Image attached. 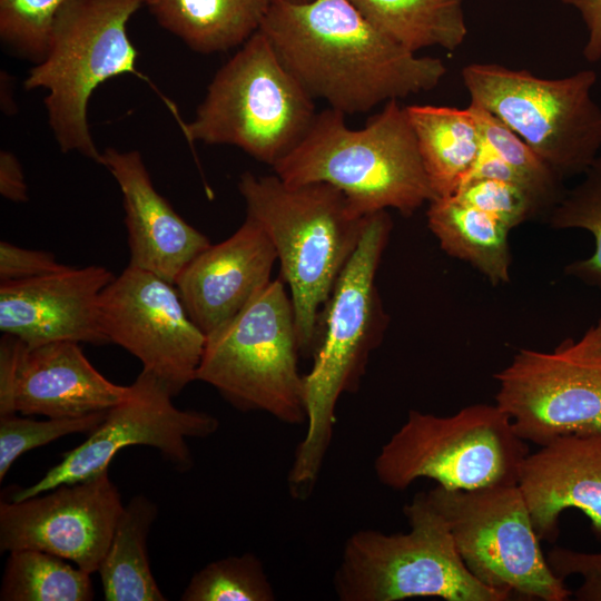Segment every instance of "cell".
<instances>
[{
    "mask_svg": "<svg viewBox=\"0 0 601 601\" xmlns=\"http://www.w3.org/2000/svg\"><path fill=\"white\" fill-rule=\"evenodd\" d=\"M70 0H0V39L22 59L41 62L56 19Z\"/></svg>",
    "mask_w": 601,
    "mask_h": 601,
    "instance_id": "30",
    "label": "cell"
},
{
    "mask_svg": "<svg viewBox=\"0 0 601 601\" xmlns=\"http://www.w3.org/2000/svg\"><path fill=\"white\" fill-rule=\"evenodd\" d=\"M518 486L540 540L554 542L564 510H580L601 541V431L559 436L524 459Z\"/></svg>",
    "mask_w": 601,
    "mask_h": 601,
    "instance_id": "19",
    "label": "cell"
},
{
    "mask_svg": "<svg viewBox=\"0 0 601 601\" xmlns=\"http://www.w3.org/2000/svg\"><path fill=\"white\" fill-rule=\"evenodd\" d=\"M453 197L492 214L511 229L542 216L536 204L522 188L503 180H467L459 187Z\"/></svg>",
    "mask_w": 601,
    "mask_h": 601,
    "instance_id": "32",
    "label": "cell"
},
{
    "mask_svg": "<svg viewBox=\"0 0 601 601\" xmlns=\"http://www.w3.org/2000/svg\"><path fill=\"white\" fill-rule=\"evenodd\" d=\"M273 1H276V2H286V3H303V2L311 1V0H273Z\"/></svg>",
    "mask_w": 601,
    "mask_h": 601,
    "instance_id": "38",
    "label": "cell"
},
{
    "mask_svg": "<svg viewBox=\"0 0 601 601\" xmlns=\"http://www.w3.org/2000/svg\"><path fill=\"white\" fill-rule=\"evenodd\" d=\"M375 28L416 53L456 50L467 36L463 0H348Z\"/></svg>",
    "mask_w": 601,
    "mask_h": 601,
    "instance_id": "25",
    "label": "cell"
},
{
    "mask_svg": "<svg viewBox=\"0 0 601 601\" xmlns=\"http://www.w3.org/2000/svg\"><path fill=\"white\" fill-rule=\"evenodd\" d=\"M145 0H70L59 12L46 58L28 72L27 90L46 89L48 122L62 152L100 165L88 125V104L105 81L137 70L139 52L127 24Z\"/></svg>",
    "mask_w": 601,
    "mask_h": 601,
    "instance_id": "5",
    "label": "cell"
},
{
    "mask_svg": "<svg viewBox=\"0 0 601 601\" xmlns=\"http://www.w3.org/2000/svg\"><path fill=\"white\" fill-rule=\"evenodd\" d=\"M100 165L122 194L129 266L175 284L186 265L210 245L209 239L156 190L139 151L106 148Z\"/></svg>",
    "mask_w": 601,
    "mask_h": 601,
    "instance_id": "18",
    "label": "cell"
},
{
    "mask_svg": "<svg viewBox=\"0 0 601 601\" xmlns=\"http://www.w3.org/2000/svg\"><path fill=\"white\" fill-rule=\"evenodd\" d=\"M469 571L483 584L525 600L565 601L573 592L552 571L518 486L425 492Z\"/></svg>",
    "mask_w": 601,
    "mask_h": 601,
    "instance_id": "11",
    "label": "cell"
},
{
    "mask_svg": "<svg viewBox=\"0 0 601 601\" xmlns=\"http://www.w3.org/2000/svg\"><path fill=\"white\" fill-rule=\"evenodd\" d=\"M406 533L361 530L345 542L334 575L342 601H508L509 591L490 588L466 568L442 515L417 493L403 508Z\"/></svg>",
    "mask_w": 601,
    "mask_h": 601,
    "instance_id": "6",
    "label": "cell"
},
{
    "mask_svg": "<svg viewBox=\"0 0 601 601\" xmlns=\"http://www.w3.org/2000/svg\"><path fill=\"white\" fill-rule=\"evenodd\" d=\"M435 198L455 194L474 166L482 136L469 108L405 107Z\"/></svg>",
    "mask_w": 601,
    "mask_h": 601,
    "instance_id": "22",
    "label": "cell"
},
{
    "mask_svg": "<svg viewBox=\"0 0 601 601\" xmlns=\"http://www.w3.org/2000/svg\"><path fill=\"white\" fill-rule=\"evenodd\" d=\"M107 412L42 421L16 415L0 417V481L26 452L69 434L91 433L105 420Z\"/></svg>",
    "mask_w": 601,
    "mask_h": 601,
    "instance_id": "31",
    "label": "cell"
},
{
    "mask_svg": "<svg viewBox=\"0 0 601 601\" xmlns=\"http://www.w3.org/2000/svg\"><path fill=\"white\" fill-rule=\"evenodd\" d=\"M295 312L282 277L270 280L231 321L207 336L196 381L243 412L306 422Z\"/></svg>",
    "mask_w": 601,
    "mask_h": 601,
    "instance_id": "9",
    "label": "cell"
},
{
    "mask_svg": "<svg viewBox=\"0 0 601 601\" xmlns=\"http://www.w3.org/2000/svg\"><path fill=\"white\" fill-rule=\"evenodd\" d=\"M278 59L313 99L344 115L435 88L443 61L417 57L348 0L273 1L260 26Z\"/></svg>",
    "mask_w": 601,
    "mask_h": 601,
    "instance_id": "1",
    "label": "cell"
},
{
    "mask_svg": "<svg viewBox=\"0 0 601 601\" xmlns=\"http://www.w3.org/2000/svg\"><path fill=\"white\" fill-rule=\"evenodd\" d=\"M56 260L52 253L28 249L1 240L0 282L27 280L68 268Z\"/></svg>",
    "mask_w": 601,
    "mask_h": 601,
    "instance_id": "34",
    "label": "cell"
},
{
    "mask_svg": "<svg viewBox=\"0 0 601 601\" xmlns=\"http://www.w3.org/2000/svg\"><path fill=\"white\" fill-rule=\"evenodd\" d=\"M470 102L508 126L563 180L583 175L601 150V107L591 69L548 79L500 63L466 65Z\"/></svg>",
    "mask_w": 601,
    "mask_h": 601,
    "instance_id": "10",
    "label": "cell"
},
{
    "mask_svg": "<svg viewBox=\"0 0 601 601\" xmlns=\"http://www.w3.org/2000/svg\"><path fill=\"white\" fill-rule=\"evenodd\" d=\"M494 378L495 404L526 442L601 431V317L552 352L519 349Z\"/></svg>",
    "mask_w": 601,
    "mask_h": 601,
    "instance_id": "12",
    "label": "cell"
},
{
    "mask_svg": "<svg viewBox=\"0 0 601 601\" xmlns=\"http://www.w3.org/2000/svg\"><path fill=\"white\" fill-rule=\"evenodd\" d=\"M104 266L68 268L27 280L0 282V331L29 347L57 341L109 344L99 309L115 279Z\"/></svg>",
    "mask_w": 601,
    "mask_h": 601,
    "instance_id": "16",
    "label": "cell"
},
{
    "mask_svg": "<svg viewBox=\"0 0 601 601\" xmlns=\"http://www.w3.org/2000/svg\"><path fill=\"white\" fill-rule=\"evenodd\" d=\"M428 204L427 226L447 255L469 263L493 286L510 283L509 226L453 196Z\"/></svg>",
    "mask_w": 601,
    "mask_h": 601,
    "instance_id": "23",
    "label": "cell"
},
{
    "mask_svg": "<svg viewBox=\"0 0 601 601\" xmlns=\"http://www.w3.org/2000/svg\"><path fill=\"white\" fill-rule=\"evenodd\" d=\"M0 194L13 203L28 200V187L22 166L18 158L8 150L0 152Z\"/></svg>",
    "mask_w": 601,
    "mask_h": 601,
    "instance_id": "37",
    "label": "cell"
},
{
    "mask_svg": "<svg viewBox=\"0 0 601 601\" xmlns=\"http://www.w3.org/2000/svg\"><path fill=\"white\" fill-rule=\"evenodd\" d=\"M529 453L496 404L469 405L449 416L411 410L381 447L374 471L395 491L423 477L446 490H475L518 484Z\"/></svg>",
    "mask_w": 601,
    "mask_h": 601,
    "instance_id": "8",
    "label": "cell"
},
{
    "mask_svg": "<svg viewBox=\"0 0 601 601\" xmlns=\"http://www.w3.org/2000/svg\"><path fill=\"white\" fill-rule=\"evenodd\" d=\"M548 562L560 579L580 575L582 583L573 592L578 601H601V552H582L554 546L546 554Z\"/></svg>",
    "mask_w": 601,
    "mask_h": 601,
    "instance_id": "33",
    "label": "cell"
},
{
    "mask_svg": "<svg viewBox=\"0 0 601 601\" xmlns=\"http://www.w3.org/2000/svg\"><path fill=\"white\" fill-rule=\"evenodd\" d=\"M314 99L278 59L259 30L216 72L190 122V142L231 145L274 167L306 136Z\"/></svg>",
    "mask_w": 601,
    "mask_h": 601,
    "instance_id": "7",
    "label": "cell"
},
{
    "mask_svg": "<svg viewBox=\"0 0 601 601\" xmlns=\"http://www.w3.org/2000/svg\"><path fill=\"white\" fill-rule=\"evenodd\" d=\"M174 395L154 374L142 370L129 385L127 396L108 410L101 424L79 446L62 453L58 464L35 484L12 492L20 501L45 493L60 484L76 483L106 470L124 447L145 445L157 449L180 472L194 464L187 439H205L217 432L219 421L211 414L180 410Z\"/></svg>",
    "mask_w": 601,
    "mask_h": 601,
    "instance_id": "13",
    "label": "cell"
},
{
    "mask_svg": "<svg viewBox=\"0 0 601 601\" xmlns=\"http://www.w3.org/2000/svg\"><path fill=\"white\" fill-rule=\"evenodd\" d=\"M273 0H145L157 22L199 53L243 46L260 26Z\"/></svg>",
    "mask_w": 601,
    "mask_h": 601,
    "instance_id": "21",
    "label": "cell"
},
{
    "mask_svg": "<svg viewBox=\"0 0 601 601\" xmlns=\"http://www.w3.org/2000/svg\"><path fill=\"white\" fill-rule=\"evenodd\" d=\"M47 492L1 501L0 551H45L98 572L125 506L108 470Z\"/></svg>",
    "mask_w": 601,
    "mask_h": 601,
    "instance_id": "15",
    "label": "cell"
},
{
    "mask_svg": "<svg viewBox=\"0 0 601 601\" xmlns=\"http://www.w3.org/2000/svg\"><path fill=\"white\" fill-rule=\"evenodd\" d=\"M392 225L387 210L370 215L323 308L313 365L304 375L306 433L288 472L295 497L304 499L313 491L333 437L337 402L357 388L386 327L375 277Z\"/></svg>",
    "mask_w": 601,
    "mask_h": 601,
    "instance_id": "2",
    "label": "cell"
},
{
    "mask_svg": "<svg viewBox=\"0 0 601 601\" xmlns=\"http://www.w3.org/2000/svg\"><path fill=\"white\" fill-rule=\"evenodd\" d=\"M545 219L553 229H583L592 235L593 253L568 264L564 274L601 289V154Z\"/></svg>",
    "mask_w": 601,
    "mask_h": 601,
    "instance_id": "28",
    "label": "cell"
},
{
    "mask_svg": "<svg viewBox=\"0 0 601 601\" xmlns=\"http://www.w3.org/2000/svg\"><path fill=\"white\" fill-rule=\"evenodd\" d=\"M99 309L109 342L137 357L174 396L196 381L207 337L173 283L128 265L101 293Z\"/></svg>",
    "mask_w": 601,
    "mask_h": 601,
    "instance_id": "14",
    "label": "cell"
},
{
    "mask_svg": "<svg viewBox=\"0 0 601 601\" xmlns=\"http://www.w3.org/2000/svg\"><path fill=\"white\" fill-rule=\"evenodd\" d=\"M276 260L275 247L264 229L246 216L230 237L195 256L174 285L188 315L207 337L270 283Z\"/></svg>",
    "mask_w": 601,
    "mask_h": 601,
    "instance_id": "17",
    "label": "cell"
},
{
    "mask_svg": "<svg viewBox=\"0 0 601 601\" xmlns=\"http://www.w3.org/2000/svg\"><path fill=\"white\" fill-rule=\"evenodd\" d=\"M344 117L332 108L318 112L303 140L273 167L275 175L289 185L329 184L363 216L387 209L410 216L435 199L398 100L387 101L359 129Z\"/></svg>",
    "mask_w": 601,
    "mask_h": 601,
    "instance_id": "4",
    "label": "cell"
},
{
    "mask_svg": "<svg viewBox=\"0 0 601 601\" xmlns=\"http://www.w3.org/2000/svg\"><path fill=\"white\" fill-rule=\"evenodd\" d=\"M238 190L246 216L275 247L290 290L300 355L313 357L323 308L370 215L355 213L346 196L326 183L289 185L276 175L245 171Z\"/></svg>",
    "mask_w": 601,
    "mask_h": 601,
    "instance_id": "3",
    "label": "cell"
},
{
    "mask_svg": "<svg viewBox=\"0 0 601 601\" xmlns=\"http://www.w3.org/2000/svg\"><path fill=\"white\" fill-rule=\"evenodd\" d=\"M23 342L10 334L0 339V417L14 415L13 387L18 357Z\"/></svg>",
    "mask_w": 601,
    "mask_h": 601,
    "instance_id": "35",
    "label": "cell"
},
{
    "mask_svg": "<svg viewBox=\"0 0 601 601\" xmlns=\"http://www.w3.org/2000/svg\"><path fill=\"white\" fill-rule=\"evenodd\" d=\"M276 594L262 561L253 553L213 561L197 571L181 601H274Z\"/></svg>",
    "mask_w": 601,
    "mask_h": 601,
    "instance_id": "29",
    "label": "cell"
},
{
    "mask_svg": "<svg viewBox=\"0 0 601 601\" xmlns=\"http://www.w3.org/2000/svg\"><path fill=\"white\" fill-rule=\"evenodd\" d=\"M129 386L112 383L85 356L79 343L57 341L21 346L13 387L16 412L50 418L108 411Z\"/></svg>",
    "mask_w": 601,
    "mask_h": 601,
    "instance_id": "20",
    "label": "cell"
},
{
    "mask_svg": "<svg viewBox=\"0 0 601 601\" xmlns=\"http://www.w3.org/2000/svg\"><path fill=\"white\" fill-rule=\"evenodd\" d=\"M157 512V505L141 494L124 506L98 569L105 600H167L151 573L147 552V538Z\"/></svg>",
    "mask_w": 601,
    "mask_h": 601,
    "instance_id": "24",
    "label": "cell"
},
{
    "mask_svg": "<svg viewBox=\"0 0 601 601\" xmlns=\"http://www.w3.org/2000/svg\"><path fill=\"white\" fill-rule=\"evenodd\" d=\"M563 4L577 9L588 29V39L582 49L588 62L601 59V0H560Z\"/></svg>",
    "mask_w": 601,
    "mask_h": 601,
    "instance_id": "36",
    "label": "cell"
},
{
    "mask_svg": "<svg viewBox=\"0 0 601 601\" xmlns=\"http://www.w3.org/2000/svg\"><path fill=\"white\" fill-rule=\"evenodd\" d=\"M89 572L39 550L9 552L0 589L1 601H90Z\"/></svg>",
    "mask_w": 601,
    "mask_h": 601,
    "instance_id": "26",
    "label": "cell"
},
{
    "mask_svg": "<svg viewBox=\"0 0 601 601\" xmlns=\"http://www.w3.org/2000/svg\"><path fill=\"white\" fill-rule=\"evenodd\" d=\"M467 108L477 124L482 144L515 171L523 189L546 218L566 191L563 179L491 112L472 102Z\"/></svg>",
    "mask_w": 601,
    "mask_h": 601,
    "instance_id": "27",
    "label": "cell"
}]
</instances>
